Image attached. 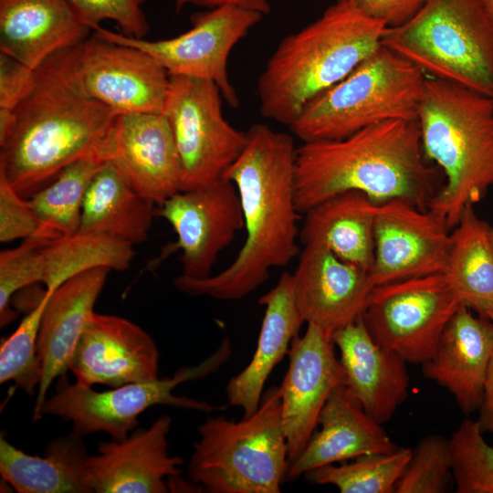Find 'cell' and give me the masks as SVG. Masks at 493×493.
<instances>
[{
    "instance_id": "60d3db41",
    "label": "cell",
    "mask_w": 493,
    "mask_h": 493,
    "mask_svg": "<svg viewBox=\"0 0 493 493\" xmlns=\"http://www.w3.org/2000/svg\"><path fill=\"white\" fill-rule=\"evenodd\" d=\"M362 14L381 21L387 27L400 26L411 19L426 0H342Z\"/></svg>"
},
{
    "instance_id": "7a4b0ae2",
    "label": "cell",
    "mask_w": 493,
    "mask_h": 493,
    "mask_svg": "<svg viewBox=\"0 0 493 493\" xmlns=\"http://www.w3.org/2000/svg\"><path fill=\"white\" fill-rule=\"evenodd\" d=\"M441 170L425 158L418 121L390 120L338 140L297 147L299 213L337 194L357 191L374 204L402 199L427 210L439 192Z\"/></svg>"
},
{
    "instance_id": "ba28073f",
    "label": "cell",
    "mask_w": 493,
    "mask_h": 493,
    "mask_svg": "<svg viewBox=\"0 0 493 493\" xmlns=\"http://www.w3.org/2000/svg\"><path fill=\"white\" fill-rule=\"evenodd\" d=\"M381 45L426 77L493 98V20L480 0H426L411 19L386 27Z\"/></svg>"
},
{
    "instance_id": "836d02e7",
    "label": "cell",
    "mask_w": 493,
    "mask_h": 493,
    "mask_svg": "<svg viewBox=\"0 0 493 493\" xmlns=\"http://www.w3.org/2000/svg\"><path fill=\"white\" fill-rule=\"evenodd\" d=\"M48 295L45 290L15 331L3 339L0 345V383L12 381L30 395L38 388L41 379L38 334Z\"/></svg>"
},
{
    "instance_id": "2e32d148",
    "label": "cell",
    "mask_w": 493,
    "mask_h": 493,
    "mask_svg": "<svg viewBox=\"0 0 493 493\" xmlns=\"http://www.w3.org/2000/svg\"><path fill=\"white\" fill-rule=\"evenodd\" d=\"M171 417L161 415L148 428L122 440L101 442L87 456L82 479L89 492L167 493L169 480L180 476L184 459L169 454Z\"/></svg>"
},
{
    "instance_id": "5b68a950",
    "label": "cell",
    "mask_w": 493,
    "mask_h": 493,
    "mask_svg": "<svg viewBox=\"0 0 493 493\" xmlns=\"http://www.w3.org/2000/svg\"><path fill=\"white\" fill-rule=\"evenodd\" d=\"M417 121L424 154L446 178L428 209L451 229L493 186V98L427 78Z\"/></svg>"
},
{
    "instance_id": "4316f807",
    "label": "cell",
    "mask_w": 493,
    "mask_h": 493,
    "mask_svg": "<svg viewBox=\"0 0 493 493\" xmlns=\"http://www.w3.org/2000/svg\"><path fill=\"white\" fill-rule=\"evenodd\" d=\"M374 205L357 191L330 197L304 214L299 241L303 246L320 244L370 272L374 255Z\"/></svg>"
},
{
    "instance_id": "3957f363",
    "label": "cell",
    "mask_w": 493,
    "mask_h": 493,
    "mask_svg": "<svg viewBox=\"0 0 493 493\" xmlns=\"http://www.w3.org/2000/svg\"><path fill=\"white\" fill-rule=\"evenodd\" d=\"M15 113L13 132L0 146V173L26 198L77 161L111 159L119 115L78 87L59 53L36 69Z\"/></svg>"
},
{
    "instance_id": "7402d4cb",
    "label": "cell",
    "mask_w": 493,
    "mask_h": 493,
    "mask_svg": "<svg viewBox=\"0 0 493 493\" xmlns=\"http://www.w3.org/2000/svg\"><path fill=\"white\" fill-rule=\"evenodd\" d=\"M493 357V322L461 304L445 327L423 375L447 390L467 415L478 411Z\"/></svg>"
},
{
    "instance_id": "1f68e13d",
    "label": "cell",
    "mask_w": 493,
    "mask_h": 493,
    "mask_svg": "<svg viewBox=\"0 0 493 493\" xmlns=\"http://www.w3.org/2000/svg\"><path fill=\"white\" fill-rule=\"evenodd\" d=\"M103 163L96 159L77 161L27 198L47 228L59 236L79 230L86 193Z\"/></svg>"
},
{
    "instance_id": "f6af8a7d",
    "label": "cell",
    "mask_w": 493,
    "mask_h": 493,
    "mask_svg": "<svg viewBox=\"0 0 493 493\" xmlns=\"http://www.w3.org/2000/svg\"><path fill=\"white\" fill-rule=\"evenodd\" d=\"M489 16L493 20V0H480Z\"/></svg>"
},
{
    "instance_id": "ac0fdd59",
    "label": "cell",
    "mask_w": 493,
    "mask_h": 493,
    "mask_svg": "<svg viewBox=\"0 0 493 493\" xmlns=\"http://www.w3.org/2000/svg\"><path fill=\"white\" fill-rule=\"evenodd\" d=\"M292 281L302 322L318 326L330 337L362 317L374 288L368 270L320 244L303 246Z\"/></svg>"
},
{
    "instance_id": "83f0119b",
    "label": "cell",
    "mask_w": 493,
    "mask_h": 493,
    "mask_svg": "<svg viewBox=\"0 0 493 493\" xmlns=\"http://www.w3.org/2000/svg\"><path fill=\"white\" fill-rule=\"evenodd\" d=\"M112 162H105L85 195L79 230L110 236L132 246L147 240L156 210Z\"/></svg>"
},
{
    "instance_id": "8992f818",
    "label": "cell",
    "mask_w": 493,
    "mask_h": 493,
    "mask_svg": "<svg viewBox=\"0 0 493 493\" xmlns=\"http://www.w3.org/2000/svg\"><path fill=\"white\" fill-rule=\"evenodd\" d=\"M188 463L193 482L210 493H278L288 467L280 389L270 387L257 410L236 422L208 417Z\"/></svg>"
},
{
    "instance_id": "603a6c76",
    "label": "cell",
    "mask_w": 493,
    "mask_h": 493,
    "mask_svg": "<svg viewBox=\"0 0 493 493\" xmlns=\"http://www.w3.org/2000/svg\"><path fill=\"white\" fill-rule=\"evenodd\" d=\"M318 425L320 429L313 433L302 452L288 463L287 479H295L323 466L398 447L382 424L367 414L343 384L330 394Z\"/></svg>"
},
{
    "instance_id": "f1b7e54d",
    "label": "cell",
    "mask_w": 493,
    "mask_h": 493,
    "mask_svg": "<svg viewBox=\"0 0 493 493\" xmlns=\"http://www.w3.org/2000/svg\"><path fill=\"white\" fill-rule=\"evenodd\" d=\"M88 456L74 433L51 440L43 456H32L0 438V475L19 493H87L82 467Z\"/></svg>"
},
{
    "instance_id": "d6986e66",
    "label": "cell",
    "mask_w": 493,
    "mask_h": 493,
    "mask_svg": "<svg viewBox=\"0 0 493 493\" xmlns=\"http://www.w3.org/2000/svg\"><path fill=\"white\" fill-rule=\"evenodd\" d=\"M68 371L76 383L118 387L158 378L159 351L152 336L128 319L95 311L89 318Z\"/></svg>"
},
{
    "instance_id": "74e56055",
    "label": "cell",
    "mask_w": 493,
    "mask_h": 493,
    "mask_svg": "<svg viewBox=\"0 0 493 493\" xmlns=\"http://www.w3.org/2000/svg\"><path fill=\"white\" fill-rule=\"evenodd\" d=\"M91 31L105 20L114 21L127 37L144 38L150 29L142 10L146 0H66Z\"/></svg>"
},
{
    "instance_id": "6da1fadb",
    "label": "cell",
    "mask_w": 493,
    "mask_h": 493,
    "mask_svg": "<svg viewBox=\"0 0 493 493\" xmlns=\"http://www.w3.org/2000/svg\"><path fill=\"white\" fill-rule=\"evenodd\" d=\"M246 134L243 151L224 173L239 195L244 244L233 262L215 275L175 278L179 292L238 300L262 286L272 268L287 266L300 252L293 135L264 123L253 124Z\"/></svg>"
},
{
    "instance_id": "8d00e7d4",
    "label": "cell",
    "mask_w": 493,
    "mask_h": 493,
    "mask_svg": "<svg viewBox=\"0 0 493 493\" xmlns=\"http://www.w3.org/2000/svg\"><path fill=\"white\" fill-rule=\"evenodd\" d=\"M44 237L23 240L16 247L0 253V326L13 322L17 312L11 308V299L19 290L40 283L39 246Z\"/></svg>"
},
{
    "instance_id": "7bdbcfd3",
    "label": "cell",
    "mask_w": 493,
    "mask_h": 493,
    "mask_svg": "<svg viewBox=\"0 0 493 493\" xmlns=\"http://www.w3.org/2000/svg\"><path fill=\"white\" fill-rule=\"evenodd\" d=\"M478 425L483 433L493 436V357L489 364L484 393L478 408Z\"/></svg>"
},
{
    "instance_id": "9c48e42d",
    "label": "cell",
    "mask_w": 493,
    "mask_h": 493,
    "mask_svg": "<svg viewBox=\"0 0 493 493\" xmlns=\"http://www.w3.org/2000/svg\"><path fill=\"white\" fill-rule=\"evenodd\" d=\"M231 352V342L226 338L202 362L182 367L172 377L130 383L102 392L71 383L62 375L56 392L46 398L35 419L50 414L71 422L73 432L81 436L102 432L111 439L122 440L136 429L140 414L153 405L164 404L205 413L225 410V406L174 395L173 390L183 383L217 372Z\"/></svg>"
},
{
    "instance_id": "5bb4252c",
    "label": "cell",
    "mask_w": 493,
    "mask_h": 493,
    "mask_svg": "<svg viewBox=\"0 0 493 493\" xmlns=\"http://www.w3.org/2000/svg\"><path fill=\"white\" fill-rule=\"evenodd\" d=\"M156 215L165 219L177 240L164 248L160 259L181 251L182 276H211L220 253L244 228L239 195L224 176L203 188L180 191L163 202Z\"/></svg>"
},
{
    "instance_id": "7dc6e473",
    "label": "cell",
    "mask_w": 493,
    "mask_h": 493,
    "mask_svg": "<svg viewBox=\"0 0 493 493\" xmlns=\"http://www.w3.org/2000/svg\"><path fill=\"white\" fill-rule=\"evenodd\" d=\"M493 322V313L490 315L489 319Z\"/></svg>"
},
{
    "instance_id": "cb8c5ba5",
    "label": "cell",
    "mask_w": 493,
    "mask_h": 493,
    "mask_svg": "<svg viewBox=\"0 0 493 493\" xmlns=\"http://www.w3.org/2000/svg\"><path fill=\"white\" fill-rule=\"evenodd\" d=\"M110 271L107 267L90 269L71 278L53 291L47 290L48 299L38 334L41 379L34 418L54 380L68 371L75 347L94 312V305Z\"/></svg>"
},
{
    "instance_id": "4fadbf2b",
    "label": "cell",
    "mask_w": 493,
    "mask_h": 493,
    "mask_svg": "<svg viewBox=\"0 0 493 493\" xmlns=\"http://www.w3.org/2000/svg\"><path fill=\"white\" fill-rule=\"evenodd\" d=\"M58 53L78 87L116 114L163 113L170 76L147 52L92 35Z\"/></svg>"
},
{
    "instance_id": "8fae6325",
    "label": "cell",
    "mask_w": 493,
    "mask_h": 493,
    "mask_svg": "<svg viewBox=\"0 0 493 493\" xmlns=\"http://www.w3.org/2000/svg\"><path fill=\"white\" fill-rule=\"evenodd\" d=\"M461 304L444 274H432L375 286L362 319L378 344L421 365Z\"/></svg>"
},
{
    "instance_id": "7c38bea8",
    "label": "cell",
    "mask_w": 493,
    "mask_h": 493,
    "mask_svg": "<svg viewBox=\"0 0 493 493\" xmlns=\"http://www.w3.org/2000/svg\"><path fill=\"white\" fill-rule=\"evenodd\" d=\"M264 15L237 5H221L190 16L192 26L177 37L147 40L99 26L96 37L142 49L152 56L169 76H185L214 82L233 108L239 105L229 79L227 62L234 47Z\"/></svg>"
},
{
    "instance_id": "d6a6232c",
    "label": "cell",
    "mask_w": 493,
    "mask_h": 493,
    "mask_svg": "<svg viewBox=\"0 0 493 493\" xmlns=\"http://www.w3.org/2000/svg\"><path fill=\"white\" fill-rule=\"evenodd\" d=\"M412 449L364 455L350 463L315 468L305 474L310 483L332 485L341 493H394Z\"/></svg>"
},
{
    "instance_id": "484cf974",
    "label": "cell",
    "mask_w": 493,
    "mask_h": 493,
    "mask_svg": "<svg viewBox=\"0 0 493 493\" xmlns=\"http://www.w3.org/2000/svg\"><path fill=\"white\" fill-rule=\"evenodd\" d=\"M265 307L256 351L247 364L226 385L230 405L240 407L244 417L258 408L262 393L274 367L288 354L304 324L295 304L292 274L283 272L276 286L258 299Z\"/></svg>"
},
{
    "instance_id": "277c9868",
    "label": "cell",
    "mask_w": 493,
    "mask_h": 493,
    "mask_svg": "<svg viewBox=\"0 0 493 493\" xmlns=\"http://www.w3.org/2000/svg\"><path fill=\"white\" fill-rule=\"evenodd\" d=\"M386 27L336 0L315 21L284 37L267 61L257 84L261 115L288 127L310 100L380 47Z\"/></svg>"
},
{
    "instance_id": "f546056e",
    "label": "cell",
    "mask_w": 493,
    "mask_h": 493,
    "mask_svg": "<svg viewBox=\"0 0 493 493\" xmlns=\"http://www.w3.org/2000/svg\"><path fill=\"white\" fill-rule=\"evenodd\" d=\"M491 226L467 205L451 233L444 273L458 300L489 319L493 313V242Z\"/></svg>"
},
{
    "instance_id": "e0dca14e",
    "label": "cell",
    "mask_w": 493,
    "mask_h": 493,
    "mask_svg": "<svg viewBox=\"0 0 493 493\" xmlns=\"http://www.w3.org/2000/svg\"><path fill=\"white\" fill-rule=\"evenodd\" d=\"M288 355L279 389L289 463L305 448L327 399L344 379L331 337L314 324L293 339Z\"/></svg>"
},
{
    "instance_id": "44dd1931",
    "label": "cell",
    "mask_w": 493,
    "mask_h": 493,
    "mask_svg": "<svg viewBox=\"0 0 493 493\" xmlns=\"http://www.w3.org/2000/svg\"><path fill=\"white\" fill-rule=\"evenodd\" d=\"M340 351L343 385L380 424L389 421L407 399V362L371 336L362 317L331 335Z\"/></svg>"
},
{
    "instance_id": "d4e9b609",
    "label": "cell",
    "mask_w": 493,
    "mask_h": 493,
    "mask_svg": "<svg viewBox=\"0 0 493 493\" xmlns=\"http://www.w3.org/2000/svg\"><path fill=\"white\" fill-rule=\"evenodd\" d=\"M90 31L66 0H0V52L34 70Z\"/></svg>"
},
{
    "instance_id": "4dcf8cb0",
    "label": "cell",
    "mask_w": 493,
    "mask_h": 493,
    "mask_svg": "<svg viewBox=\"0 0 493 493\" xmlns=\"http://www.w3.org/2000/svg\"><path fill=\"white\" fill-rule=\"evenodd\" d=\"M135 256L133 246L110 236L78 230L43 239L38 253L40 283L53 291L71 278L98 267L123 271Z\"/></svg>"
},
{
    "instance_id": "30bf717a",
    "label": "cell",
    "mask_w": 493,
    "mask_h": 493,
    "mask_svg": "<svg viewBox=\"0 0 493 493\" xmlns=\"http://www.w3.org/2000/svg\"><path fill=\"white\" fill-rule=\"evenodd\" d=\"M222 99L212 81L170 76L163 114L181 163V191L203 188L221 179L246 143V131L225 119Z\"/></svg>"
},
{
    "instance_id": "9a60e30c",
    "label": "cell",
    "mask_w": 493,
    "mask_h": 493,
    "mask_svg": "<svg viewBox=\"0 0 493 493\" xmlns=\"http://www.w3.org/2000/svg\"><path fill=\"white\" fill-rule=\"evenodd\" d=\"M446 224L431 210L402 200L374 205L373 286L444 274L451 248Z\"/></svg>"
},
{
    "instance_id": "ffe728a7",
    "label": "cell",
    "mask_w": 493,
    "mask_h": 493,
    "mask_svg": "<svg viewBox=\"0 0 493 493\" xmlns=\"http://www.w3.org/2000/svg\"><path fill=\"white\" fill-rule=\"evenodd\" d=\"M110 161L131 185L154 205H160L181 191V163L162 112L119 115Z\"/></svg>"
},
{
    "instance_id": "ee69618b",
    "label": "cell",
    "mask_w": 493,
    "mask_h": 493,
    "mask_svg": "<svg viewBox=\"0 0 493 493\" xmlns=\"http://www.w3.org/2000/svg\"><path fill=\"white\" fill-rule=\"evenodd\" d=\"M16 121L15 110L0 109V146L3 145L13 132Z\"/></svg>"
},
{
    "instance_id": "ab89813d",
    "label": "cell",
    "mask_w": 493,
    "mask_h": 493,
    "mask_svg": "<svg viewBox=\"0 0 493 493\" xmlns=\"http://www.w3.org/2000/svg\"><path fill=\"white\" fill-rule=\"evenodd\" d=\"M36 70L0 52V109L15 110L31 91Z\"/></svg>"
},
{
    "instance_id": "b9f144b4",
    "label": "cell",
    "mask_w": 493,
    "mask_h": 493,
    "mask_svg": "<svg viewBox=\"0 0 493 493\" xmlns=\"http://www.w3.org/2000/svg\"><path fill=\"white\" fill-rule=\"evenodd\" d=\"M227 5L247 8L264 16L267 15L271 9L268 0H175V10L180 12L188 5L209 9Z\"/></svg>"
},
{
    "instance_id": "52a82bcc",
    "label": "cell",
    "mask_w": 493,
    "mask_h": 493,
    "mask_svg": "<svg viewBox=\"0 0 493 493\" xmlns=\"http://www.w3.org/2000/svg\"><path fill=\"white\" fill-rule=\"evenodd\" d=\"M426 79L416 66L381 45L310 100L289 131L305 142L342 139L390 120L417 121Z\"/></svg>"
},
{
    "instance_id": "bcb514c9",
    "label": "cell",
    "mask_w": 493,
    "mask_h": 493,
    "mask_svg": "<svg viewBox=\"0 0 493 493\" xmlns=\"http://www.w3.org/2000/svg\"><path fill=\"white\" fill-rule=\"evenodd\" d=\"M490 235H491V239H492V242H493V227L491 226V230H490Z\"/></svg>"
},
{
    "instance_id": "f35d334b",
    "label": "cell",
    "mask_w": 493,
    "mask_h": 493,
    "mask_svg": "<svg viewBox=\"0 0 493 493\" xmlns=\"http://www.w3.org/2000/svg\"><path fill=\"white\" fill-rule=\"evenodd\" d=\"M58 236L40 220L28 199L19 194L0 173V242Z\"/></svg>"
},
{
    "instance_id": "e575fe53",
    "label": "cell",
    "mask_w": 493,
    "mask_h": 493,
    "mask_svg": "<svg viewBox=\"0 0 493 493\" xmlns=\"http://www.w3.org/2000/svg\"><path fill=\"white\" fill-rule=\"evenodd\" d=\"M477 420L466 418L450 440L456 493H493V446Z\"/></svg>"
},
{
    "instance_id": "d590c367",
    "label": "cell",
    "mask_w": 493,
    "mask_h": 493,
    "mask_svg": "<svg viewBox=\"0 0 493 493\" xmlns=\"http://www.w3.org/2000/svg\"><path fill=\"white\" fill-rule=\"evenodd\" d=\"M453 458L449 438L432 434L421 438L401 475L394 493L446 492Z\"/></svg>"
}]
</instances>
